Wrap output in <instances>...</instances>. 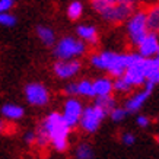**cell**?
Returning a JSON list of instances; mask_svg holds the SVG:
<instances>
[{"label":"cell","instance_id":"cell-24","mask_svg":"<svg viewBox=\"0 0 159 159\" xmlns=\"http://www.w3.org/2000/svg\"><path fill=\"white\" fill-rule=\"evenodd\" d=\"M108 116H110V118L114 121V123H120V121H123L125 117H127V111H125L124 108H121V107H116Z\"/></svg>","mask_w":159,"mask_h":159},{"label":"cell","instance_id":"cell-29","mask_svg":"<svg viewBox=\"0 0 159 159\" xmlns=\"http://www.w3.org/2000/svg\"><path fill=\"white\" fill-rule=\"evenodd\" d=\"M136 121H137V125L142 127V129H146V127L150 124V120H149V117L148 116H139Z\"/></svg>","mask_w":159,"mask_h":159},{"label":"cell","instance_id":"cell-27","mask_svg":"<svg viewBox=\"0 0 159 159\" xmlns=\"http://www.w3.org/2000/svg\"><path fill=\"white\" fill-rule=\"evenodd\" d=\"M13 5H15L13 0H0V15L7 13V12L13 7Z\"/></svg>","mask_w":159,"mask_h":159},{"label":"cell","instance_id":"cell-31","mask_svg":"<svg viewBox=\"0 0 159 159\" xmlns=\"http://www.w3.org/2000/svg\"><path fill=\"white\" fill-rule=\"evenodd\" d=\"M6 131V123L3 120H0V134Z\"/></svg>","mask_w":159,"mask_h":159},{"label":"cell","instance_id":"cell-15","mask_svg":"<svg viewBox=\"0 0 159 159\" xmlns=\"http://www.w3.org/2000/svg\"><path fill=\"white\" fill-rule=\"evenodd\" d=\"M146 13V28L148 32L159 34V5L150 6L145 10Z\"/></svg>","mask_w":159,"mask_h":159},{"label":"cell","instance_id":"cell-22","mask_svg":"<svg viewBox=\"0 0 159 159\" xmlns=\"http://www.w3.org/2000/svg\"><path fill=\"white\" fill-rule=\"evenodd\" d=\"M112 88H114V91L116 92H120V93H129V92L133 89V88L123 79V76L117 77L116 80H112Z\"/></svg>","mask_w":159,"mask_h":159},{"label":"cell","instance_id":"cell-14","mask_svg":"<svg viewBox=\"0 0 159 159\" xmlns=\"http://www.w3.org/2000/svg\"><path fill=\"white\" fill-rule=\"evenodd\" d=\"M93 92H95V98L99 97H110L114 88H112V79L111 77H98L93 82Z\"/></svg>","mask_w":159,"mask_h":159},{"label":"cell","instance_id":"cell-17","mask_svg":"<svg viewBox=\"0 0 159 159\" xmlns=\"http://www.w3.org/2000/svg\"><path fill=\"white\" fill-rule=\"evenodd\" d=\"M2 116L7 120H20L25 116V110L16 104H5L2 107Z\"/></svg>","mask_w":159,"mask_h":159},{"label":"cell","instance_id":"cell-1","mask_svg":"<svg viewBox=\"0 0 159 159\" xmlns=\"http://www.w3.org/2000/svg\"><path fill=\"white\" fill-rule=\"evenodd\" d=\"M143 58L137 53L120 54L114 51H102L95 53L91 56V64L99 70L108 72L111 77H121L125 73V70L131 66L140 63Z\"/></svg>","mask_w":159,"mask_h":159},{"label":"cell","instance_id":"cell-7","mask_svg":"<svg viewBox=\"0 0 159 159\" xmlns=\"http://www.w3.org/2000/svg\"><path fill=\"white\" fill-rule=\"evenodd\" d=\"M25 98L29 105L45 107L50 102V91L39 82H31L25 86Z\"/></svg>","mask_w":159,"mask_h":159},{"label":"cell","instance_id":"cell-26","mask_svg":"<svg viewBox=\"0 0 159 159\" xmlns=\"http://www.w3.org/2000/svg\"><path fill=\"white\" fill-rule=\"evenodd\" d=\"M64 93L69 98H75L77 97V82H70L64 86Z\"/></svg>","mask_w":159,"mask_h":159},{"label":"cell","instance_id":"cell-25","mask_svg":"<svg viewBox=\"0 0 159 159\" xmlns=\"http://www.w3.org/2000/svg\"><path fill=\"white\" fill-rule=\"evenodd\" d=\"M0 25H3L6 28H12L16 25V16L12 15L10 12L7 13H2L0 15Z\"/></svg>","mask_w":159,"mask_h":159},{"label":"cell","instance_id":"cell-19","mask_svg":"<svg viewBox=\"0 0 159 159\" xmlns=\"http://www.w3.org/2000/svg\"><path fill=\"white\" fill-rule=\"evenodd\" d=\"M93 105H97L98 108H101L104 112H107V116H108L111 111L117 107V101L112 95H110V97H99L95 99Z\"/></svg>","mask_w":159,"mask_h":159},{"label":"cell","instance_id":"cell-2","mask_svg":"<svg viewBox=\"0 0 159 159\" xmlns=\"http://www.w3.org/2000/svg\"><path fill=\"white\" fill-rule=\"evenodd\" d=\"M92 9L107 22L121 24L134 13V3L127 0H93Z\"/></svg>","mask_w":159,"mask_h":159},{"label":"cell","instance_id":"cell-20","mask_svg":"<svg viewBox=\"0 0 159 159\" xmlns=\"http://www.w3.org/2000/svg\"><path fill=\"white\" fill-rule=\"evenodd\" d=\"M77 95L85 97V98H95L92 80H89V79H82V80H79V82H77Z\"/></svg>","mask_w":159,"mask_h":159},{"label":"cell","instance_id":"cell-18","mask_svg":"<svg viewBox=\"0 0 159 159\" xmlns=\"http://www.w3.org/2000/svg\"><path fill=\"white\" fill-rule=\"evenodd\" d=\"M95 152L88 142H80L75 149V158L76 159H93Z\"/></svg>","mask_w":159,"mask_h":159},{"label":"cell","instance_id":"cell-16","mask_svg":"<svg viewBox=\"0 0 159 159\" xmlns=\"http://www.w3.org/2000/svg\"><path fill=\"white\" fill-rule=\"evenodd\" d=\"M37 37L41 39V43L47 47H51L56 44V32L53 31V28H50L47 25H38L37 26Z\"/></svg>","mask_w":159,"mask_h":159},{"label":"cell","instance_id":"cell-5","mask_svg":"<svg viewBox=\"0 0 159 159\" xmlns=\"http://www.w3.org/2000/svg\"><path fill=\"white\" fill-rule=\"evenodd\" d=\"M125 28L127 34L130 37V41L134 47H139V44L146 38L148 28H146V13L145 10H137L131 15L129 19L125 20Z\"/></svg>","mask_w":159,"mask_h":159},{"label":"cell","instance_id":"cell-33","mask_svg":"<svg viewBox=\"0 0 159 159\" xmlns=\"http://www.w3.org/2000/svg\"><path fill=\"white\" fill-rule=\"evenodd\" d=\"M156 140H158V142H159V136H158V137H156Z\"/></svg>","mask_w":159,"mask_h":159},{"label":"cell","instance_id":"cell-3","mask_svg":"<svg viewBox=\"0 0 159 159\" xmlns=\"http://www.w3.org/2000/svg\"><path fill=\"white\" fill-rule=\"evenodd\" d=\"M43 130L47 133L51 146L57 152H66L69 148V137H70V127L63 120L60 112L53 111L44 118Z\"/></svg>","mask_w":159,"mask_h":159},{"label":"cell","instance_id":"cell-12","mask_svg":"<svg viewBox=\"0 0 159 159\" xmlns=\"http://www.w3.org/2000/svg\"><path fill=\"white\" fill-rule=\"evenodd\" d=\"M143 61V60H142ZM142 61L131 66L125 70V73L123 75V79L125 82L129 83L131 88L134 86H145L146 83V77H145V73H143V67H142Z\"/></svg>","mask_w":159,"mask_h":159},{"label":"cell","instance_id":"cell-9","mask_svg":"<svg viewBox=\"0 0 159 159\" xmlns=\"http://www.w3.org/2000/svg\"><path fill=\"white\" fill-rule=\"evenodd\" d=\"M82 63L79 60H69V61H56L53 66V72L58 79H72L80 72Z\"/></svg>","mask_w":159,"mask_h":159},{"label":"cell","instance_id":"cell-23","mask_svg":"<svg viewBox=\"0 0 159 159\" xmlns=\"http://www.w3.org/2000/svg\"><path fill=\"white\" fill-rule=\"evenodd\" d=\"M35 145L39 146V148H47V146L50 145L48 136H47V133L43 130L41 125L38 127V130L35 131Z\"/></svg>","mask_w":159,"mask_h":159},{"label":"cell","instance_id":"cell-11","mask_svg":"<svg viewBox=\"0 0 159 159\" xmlns=\"http://www.w3.org/2000/svg\"><path fill=\"white\" fill-rule=\"evenodd\" d=\"M158 47H159V37L156 34L149 32V34L146 35V38L139 44L137 54L142 58H153L156 56Z\"/></svg>","mask_w":159,"mask_h":159},{"label":"cell","instance_id":"cell-6","mask_svg":"<svg viewBox=\"0 0 159 159\" xmlns=\"http://www.w3.org/2000/svg\"><path fill=\"white\" fill-rule=\"evenodd\" d=\"M107 117V112L98 108L97 105H88V107H83V112H82V117L79 120V125L85 133L88 134H92L99 129L101 123L104 121V118Z\"/></svg>","mask_w":159,"mask_h":159},{"label":"cell","instance_id":"cell-10","mask_svg":"<svg viewBox=\"0 0 159 159\" xmlns=\"http://www.w3.org/2000/svg\"><path fill=\"white\" fill-rule=\"evenodd\" d=\"M153 91V85L149 82L145 83V89H142V91L136 92L133 97H130L124 104V110L127 112H136V111H139L143 104L148 101V98L150 97V93Z\"/></svg>","mask_w":159,"mask_h":159},{"label":"cell","instance_id":"cell-4","mask_svg":"<svg viewBox=\"0 0 159 159\" xmlns=\"http://www.w3.org/2000/svg\"><path fill=\"white\" fill-rule=\"evenodd\" d=\"M86 44L75 37H63L60 41H56L54 44V56L57 61L77 60V57L86 53Z\"/></svg>","mask_w":159,"mask_h":159},{"label":"cell","instance_id":"cell-8","mask_svg":"<svg viewBox=\"0 0 159 159\" xmlns=\"http://www.w3.org/2000/svg\"><path fill=\"white\" fill-rule=\"evenodd\" d=\"M83 112V104L77 98H67L64 105H63V112H60L63 120L66 121V124L73 129L79 125V120L82 117Z\"/></svg>","mask_w":159,"mask_h":159},{"label":"cell","instance_id":"cell-28","mask_svg":"<svg viewBox=\"0 0 159 159\" xmlns=\"http://www.w3.org/2000/svg\"><path fill=\"white\" fill-rule=\"evenodd\" d=\"M121 140H123V143H124V145L133 146L136 143V136L133 134V133H124L123 137H121Z\"/></svg>","mask_w":159,"mask_h":159},{"label":"cell","instance_id":"cell-32","mask_svg":"<svg viewBox=\"0 0 159 159\" xmlns=\"http://www.w3.org/2000/svg\"><path fill=\"white\" fill-rule=\"evenodd\" d=\"M155 58H156V60H159V47H158V51H156V56H155Z\"/></svg>","mask_w":159,"mask_h":159},{"label":"cell","instance_id":"cell-30","mask_svg":"<svg viewBox=\"0 0 159 159\" xmlns=\"http://www.w3.org/2000/svg\"><path fill=\"white\" fill-rule=\"evenodd\" d=\"M24 140L28 145H35V131H26L24 136Z\"/></svg>","mask_w":159,"mask_h":159},{"label":"cell","instance_id":"cell-21","mask_svg":"<svg viewBox=\"0 0 159 159\" xmlns=\"http://www.w3.org/2000/svg\"><path fill=\"white\" fill-rule=\"evenodd\" d=\"M67 18L70 20H77L83 13V5L80 2H72L67 6Z\"/></svg>","mask_w":159,"mask_h":159},{"label":"cell","instance_id":"cell-13","mask_svg":"<svg viewBox=\"0 0 159 159\" xmlns=\"http://www.w3.org/2000/svg\"><path fill=\"white\" fill-rule=\"evenodd\" d=\"M77 35H79V39L83 41L85 44H91V45L98 44V29L93 25H79L77 26Z\"/></svg>","mask_w":159,"mask_h":159}]
</instances>
